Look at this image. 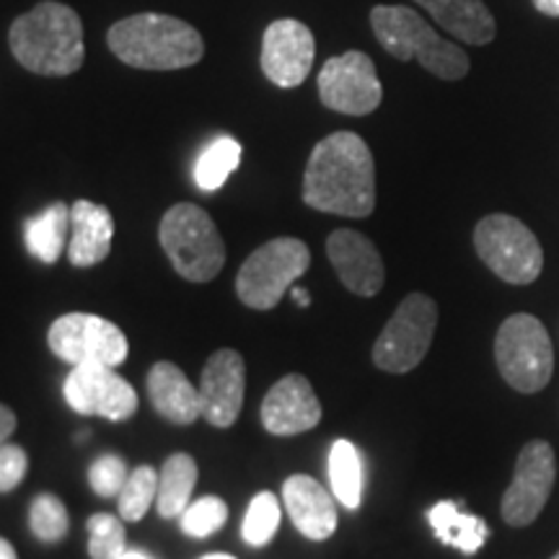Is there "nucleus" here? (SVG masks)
Listing matches in <instances>:
<instances>
[{
    "mask_svg": "<svg viewBox=\"0 0 559 559\" xmlns=\"http://www.w3.org/2000/svg\"><path fill=\"white\" fill-rule=\"evenodd\" d=\"M304 202L319 213L368 218L376 207V160L355 132H332L313 145L304 174Z\"/></svg>",
    "mask_w": 559,
    "mask_h": 559,
    "instance_id": "f257e3e1",
    "label": "nucleus"
},
{
    "mask_svg": "<svg viewBox=\"0 0 559 559\" xmlns=\"http://www.w3.org/2000/svg\"><path fill=\"white\" fill-rule=\"evenodd\" d=\"M9 47L21 68L47 79L79 73L86 60L81 16L58 0H41L21 13L9 29Z\"/></svg>",
    "mask_w": 559,
    "mask_h": 559,
    "instance_id": "f03ea898",
    "label": "nucleus"
},
{
    "mask_svg": "<svg viewBox=\"0 0 559 559\" xmlns=\"http://www.w3.org/2000/svg\"><path fill=\"white\" fill-rule=\"evenodd\" d=\"M109 50L138 70H181L198 66L205 41L192 24L166 13H135L115 21L107 34Z\"/></svg>",
    "mask_w": 559,
    "mask_h": 559,
    "instance_id": "7ed1b4c3",
    "label": "nucleus"
},
{
    "mask_svg": "<svg viewBox=\"0 0 559 559\" xmlns=\"http://www.w3.org/2000/svg\"><path fill=\"white\" fill-rule=\"evenodd\" d=\"M370 29L391 58L417 60L428 73L443 81H459L469 73L472 62L459 45L443 39L432 26L407 5H376L370 11Z\"/></svg>",
    "mask_w": 559,
    "mask_h": 559,
    "instance_id": "20e7f679",
    "label": "nucleus"
},
{
    "mask_svg": "<svg viewBox=\"0 0 559 559\" xmlns=\"http://www.w3.org/2000/svg\"><path fill=\"white\" fill-rule=\"evenodd\" d=\"M158 241L171 267L190 283H210L226 264V243L205 210L192 202L171 205L160 218Z\"/></svg>",
    "mask_w": 559,
    "mask_h": 559,
    "instance_id": "39448f33",
    "label": "nucleus"
},
{
    "mask_svg": "<svg viewBox=\"0 0 559 559\" xmlns=\"http://www.w3.org/2000/svg\"><path fill=\"white\" fill-rule=\"evenodd\" d=\"M495 360L508 386L521 394L542 391L555 370V347L547 326L531 313L508 317L495 337Z\"/></svg>",
    "mask_w": 559,
    "mask_h": 559,
    "instance_id": "423d86ee",
    "label": "nucleus"
},
{
    "mask_svg": "<svg viewBox=\"0 0 559 559\" xmlns=\"http://www.w3.org/2000/svg\"><path fill=\"white\" fill-rule=\"evenodd\" d=\"M311 251L300 239L283 236L251 251L236 275V296L243 306L257 311H270L280 298L293 288V283L309 270Z\"/></svg>",
    "mask_w": 559,
    "mask_h": 559,
    "instance_id": "0eeeda50",
    "label": "nucleus"
},
{
    "mask_svg": "<svg viewBox=\"0 0 559 559\" xmlns=\"http://www.w3.org/2000/svg\"><path fill=\"white\" fill-rule=\"evenodd\" d=\"M474 249L500 280L528 285L542 275L544 251L526 223L506 213L487 215L474 228Z\"/></svg>",
    "mask_w": 559,
    "mask_h": 559,
    "instance_id": "6e6552de",
    "label": "nucleus"
},
{
    "mask_svg": "<svg viewBox=\"0 0 559 559\" xmlns=\"http://www.w3.org/2000/svg\"><path fill=\"white\" fill-rule=\"evenodd\" d=\"M436 326V300L425 293H409L376 340L373 362L386 373H409L428 355Z\"/></svg>",
    "mask_w": 559,
    "mask_h": 559,
    "instance_id": "1a4fd4ad",
    "label": "nucleus"
},
{
    "mask_svg": "<svg viewBox=\"0 0 559 559\" xmlns=\"http://www.w3.org/2000/svg\"><path fill=\"white\" fill-rule=\"evenodd\" d=\"M47 345L70 366L104 362L117 368L130 353V342L120 326L96 313H62L47 332Z\"/></svg>",
    "mask_w": 559,
    "mask_h": 559,
    "instance_id": "9d476101",
    "label": "nucleus"
},
{
    "mask_svg": "<svg viewBox=\"0 0 559 559\" xmlns=\"http://www.w3.org/2000/svg\"><path fill=\"white\" fill-rule=\"evenodd\" d=\"M319 99L326 109L349 117H366L379 109L383 86L373 60L366 52L349 50L324 62L319 73Z\"/></svg>",
    "mask_w": 559,
    "mask_h": 559,
    "instance_id": "9b49d317",
    "label": "nucleus"
},
{
    "mask_svg": "<svg viewBox=\"0 0 559 559\" xmlns=\"http://www.w3.org/2000/svg\"><path fill=\"white\" fill-rule=\"evenodd\" d=\"M68 407L86 417H104L124 423L138 412V394L115 366L104 362H81L68 373L66 386Z\"/></svg>",
    "mask_w": 559,
    "mask_h": 559,
    "instance_id": "f8f14e48",
    "label": "nucleus"
},
{
    "mask_svg": "<svg viewBox=\"0 0 559 559\" xmlns=\"http://www.w3.org/2000/svg\"><path fill=\"white\" fill-rule=\"evenodd\" d=\"M555 451L547 440H528L515 461V474L502 495V521L523 528L539 519L555 487Z\"/></svg>",
    "mask_w": 559,
    "mask_h": 559,
    "instance_id": "ddd939ff",
    "label": "nucleus"
},
{
    "mask_svg": "<svg viewBox=\"0 0 559 559\" xmlns=\"http://www.w3.org/2000/svg\"><path fill=\"white\" fill-rule=\"evenodd\" d=\"M317 41L304 21L277 19L264 29L262 37V70L280 88H296L309 79Z\"/></svg>",
    "mask_w": 559,
    "mask_h": 559,
    "instance_id": "4468645a",
    "label": "nucleus"
},
{
    "mask_svg": "<svg viewBox=\"0 0 559 559\" xmlns=\"http://www.w3.org/2000/svg\"><path fill=\"white\" fill-rule=\"evenodd\" d=\"M243 389H247V366L236 349H218L202 368L200 402L202 417L213 428H230L241 415Z\"/></svg>",
    "mask_w": 559,
    "mask_h": 559,
    "instance_id": "2eb2a0df",
    "label": "nucleus"
},
{
    "mask_svg": "<svg viewBox=\"0 0 559 559\" xmlns=\"http://www.w3.org/2000/svg\"><path fill=\"white\" fill-rule=\"evenodd\" d=\"M260 417L272 436H300L321 423V402L306 376L290 373L267 391Z\"/></svg>",
    "mask_w": 559,
    "mask_h": 559,
    "instance_id": "dca6fc26",
    "label": "nucleus"
},
{
    "mask_svg": "<svg viewBox=\"0 0 559 559\" xmlns=\"http://www.w3.org/2000/svg\"><path fill=\"white\" fill-rule=\"evenodd\" d=\"M326 257L347 290L370 298L383 288L386 270L376 243L358 230L340 228L326 239Z\"/></svg>",
    "mask_w": 559,
    "mask_h": 559,
    "instance_id": "f3484780",
    "label": "nucleus"
},
{
    "mask_svg": "<svg viewBox=\"0 0 559 559\" xmlns=\"http://www.w3.org/2000/svg\"><path fill=\"white\" fill-rule=\"evenodd\" d=\"M283 502L293 526L306 539L326 542L337 531V498L309 474H293L285 479Z\"/></svg>",
    "mask_w": 559,
    "mask_h": 559,
    "instance_id": "a211bd4d",
    "label": "nucleus"
},
{
    "mask_svg": "<svg viewBox=\"0 0 559 559\" xmlns=\"http://www.w3.org/2000/svg\"><path fill=\"white\" fill-rule=\"evenodd\" d=\"M68 260L73 267H94L104 262L115 241V218L109 207L91 200H75L70 207Z\"/></svg>",
    "mask_w": 559,
    "mask_h": 559,
    "instance_id": "6ab92c4d",
    "label": "nucleus"
},
{
    "mask_svg": "<svg viewBox=\"0 0 559 559\" xmlns=\"http://www.w3.org/2000/svg\"><path fill=\"white\" fill-rule=\"evenodd\" d=\"M148 396L153 409L174 425H192L202 417L200 389H194L185 370L169 360H160L148 370Z\"/></svg>",
    "mask_w": 559,
    "mask_h": 559,
    "instance_id": "aec40b11",
    "label": "nucleus"
},
{
    "mask_svg": "<svg viewBox=\"0 0 559 559\" xmlns=\"http://www.w3.org/2000/svg\"><path fill=\"white\" fill-rule=\"evenodd\" d=\"M415 3L430 13L440 29L466 45H489L498 34L485 0H415Z\"/></svg>",
    "mask_w": 559,
    "mask_h": 559,
    "instance_id": "412c9836",
    "label": "nucleus"
},
{
    "mask_svg": "<svg viewBox=\"0 0 559 559\" xmlns=\"http://www.w3.org/2000/svg\"><path fill=\"white\" fill-rule=\"evenodd\" d=\"M428 521L432 534L438 536L445 547H453L464 555H477L481 544L489 539L487 523L479 515L464 513L453 500H440L428 510Z\"/></svg>",
    "mask_w": 559,
    "mask_h": 559,
    "instance_id": "4be33fe9",
    "label": "nucleus"
},
{
    "mask_svg": "<svg viewBox=\"0 0 559 559\" xmlns=\"http://www.w3.org/2000/svg\"><path fill=\"white\" fill-rule=\"evenodd\" d=\"M198 461L190 453H174L158 472L156 508L160 519H177L192 502V489L198 485Z\"/></svg>",
    "mask_w": 559,
    "mask_h": 559,
    "instance_id": "5701e85b",
    "label": "nucleus"
},
{
    "mask_svg": "<svg viewBox=\"0 0 559 559\" xmlns=\"http://www.w3.org/2000/svg\"><path fill=\"white\" fill-rule=\"evenodd\" d=\"M68 230L70 205H66V202H52L50 207L41 210L37 218L26 221V249H29L39 262L55 264L60 260L62 249H66L68 243Z\"/></svg>",
    "mask_w": 559,
    "mask_h": 559,
    "instance_id": "b1692460",
    "label": "nucleus"
},
{
    "mask_svg": "<svg viewBox=\"0 0 559 559\" xmlns=\"http://www.w3.org/2000/svg\"><path fill=\"white\" fill-rule=\"evenodd\" d=\"M330 485L342 508L358 510L362 500V456L353 440H334L330 451Z\"/></svg>",
    "mask_w": 559,
    "mask_h": 559,
    "instance_id": "393cba45",
    "label": "nucleus"
},
{
    "mask_svg": "<svg viewBox=\"0 0 559 559\" xmlns=\"http://www.w3.org/2000/svg\"><path fill=\"white\" fill-rule=\"evenodd\" d=\"M241 143L230 135L215 138L194 160V181L202 192H215L226 185V179L239 169Z\"/></svg>",
    "mask_w": 559,
    "mask_h": 559,
    "instance_id": "a878e982",
    "label": "nucleus"
},
{
    "mask_svg": "<svg viewBox=\"0 0 559 559\" xmlns=\"http://www.w3.org/2000/svg\"><path fill=\"white\" fill-rule=\"evenodd\" d=\"M158 498V474L153 466H138L130 472L128 481H124L122 492L117 495V506H120V519L128 523H138L145 519L153 500Z\"/></svg>",
    "mask_w": 559,
    "mask_h": 559,
    "instance_id": "bb28decb",
    "label": "nucleus"
},
{
    "mask_svg": "<svg viewBox=\"0 0 559 559\" xmlns=\"http://www.w3.org/2000/svg\"><path fill=\"white\" fill-rule=\"evenodd\" d=\"M29 528L41 544H58L66 539L70 531L66 502L52 492L37 495L29 508Z\"/></svg>",
    "mask_w": 559,
    "mask_h": 559,
    "instance_id": "cd10ccee",
    "label": "nucleus"
},
{
    "mask_svg": "<svg viewBox=\"0 0 559 559\" xmlns=\"http://www.w3.org/2000/svg\"><path fill=\"white\" fill-rule=\"evenodd\" d=\"M280 528V500L272 492L254 495L241 523V536L249 547H267Z\"/></svg>",
    "mask_w": 559,
    "mask_h": 559,
    "instance_id": "c85d7f7f",
    "label": "nucleus"
},
{
    "mask_svg": "<svg viewBox=\"0 0 559 559\" xmlns=\"http://www.w3.org/2000/svg\"><path fill=\"white\" fill-rule=\"evenodd\" d=\"M91 559H122L128 551L124 523L111 513H94L86 523Z\"/></svg>",
    "mask_w": 559,
    "mask_h": 559,
    "instance_id": "c756f323",
    "label": "nucleus"
},
{
    "mask_svg": "<svg viewBox=\"0 0 559 559\" xmlns=\"http://www.w3.org/2000/svg\"><path fill=\"white\" fill-rule=\"evenodd\" d=\"M181 531L192 539H207L215 531H221L228 521V506L221 498H200L198 502H190V508L179 515Z\"/></svg>",
    "mask_w": 559,
    "mask_h": 559,
    "instance_id": "7c9ffc66",
    "label": "nucleus"
},
{
    "mask_svg": "<svg viewBox=\"0 0 559 559\" xmlns=\"http://www.w3.org/2000/svg\"><path fill=\"white\" fill-rule=\"evenodd\" d=\"M128 477V464H124L120 456H115V453L99 456L88 469V485L99 498H117V495L122 492Z\"/></svg>",
    "mask_w": 559,
    "mask_h": 559,
    "instance_id": "2f4dec72",
    "label": "nucleus"
},
{
    "mask_svg": "<svg viewBox=\"0 0 559 559\" xmlns=\"http://www.w3.org/2000/svg\"><path fill=\"white\" fill-rule=\"evenodd\" d=\"M26 472H29V456L24 449L13 443H3L0 449V489L11 492L24 481Z\"/></svg>",
    "mask_w": 559,
    "mask_h": 559,
    "instance_id": "473e14b6",
    "label": "nucleus"
},
{
    "mask_svg": "<svg viewBox=\"0 0 559 559\" xmlns=\"http://www.w3.org/2000/svg\"><path fill=\"white\" fill-rule=\"evenodd\" d=\"M13 430H16V415H13L9 404H3V407H0V438H3V443H9Z\"/></svg>",
    "mask_w": 559,
    "mask_h": 559,
    "instance_id": "72a5a7b5",
    "label": "nucleus"
},
{
    "mask_svg": "<svg viewBox=\"0 0 559 559\" xmlns=\"http://www.w3.org/2000/svg\"><path fill=\"white\" fill-rule=\"evenodd\" d=\"M536 11H542L544 16L559 19V0H534Z\"/></svg>",
    "mask_w": 559,
    "mask_h": 559,
    "instance_id": "f704fd0d",
    "label": "nucleus"
},
{
    "mask_svg": "<svg viewBox=\"0 0 559 559\" xmlns=\"http://www.w3.org/2000/svg\"><path fill=\"white\" fill-rule=\"evenodd\" d=\"M290 296L298 306H304V309H309V306H311V293L306 288H290Z\"/></svg>",
    "mask_w": 559,
    "mask_h": 559,
    "instance_id": "c9c22d12",
    "label": "nucleus"
},
{
    "mask_svg": "<svg viewBox=\"0 0 559 559\" xmlns=\"http://www.w3.org/2000/svg\"><path fill=\"white\" fill-rule=\"evenodd\" d=\"M0 559H19L16 549L11 547L9 539H0Z\"/></svg>",
    "mask_w": 559,
    "mask_h": 559,
    "instance_id": "e433bc0d",
    "label": "nucleus"
},
{
    "mask_svg": "<svg viewBox=\"0 0 559 559\" xmlns=\"http://www.w3.org/2000/svg\"><path fill=\"white\" fill-rule=\"evenodd\" d=\"M122 559H151V557L145 555V551H140V549H128L122 555Z\"/></svg>",
    "mask_w": 559,
    "mask_h": 559,
    "instance_id": "4c0bfd02",
    "label": "nucleus"
},
{
    "mask_svg": "<svg viewBox=\"0 0 559 559\" xmlns=\"http://www.w3.org/2000/svg\"><path fill=\"white\" fill-rule=\"evenodd\" d=\"M200 559H236V557H230V555H205V557H200Z\"/></svg>",
    "mask_w": 559,
    "mask_h": 559,
    "instance_id": "58836bf2",
    "label": "nucleus"
},
{
    "mask_svg": "<svg viewBox=\"0 0 559 559\" xmlns=\"http://www.w3.org/2000/svg\"><path fill=\"white\" fill-rule=\"evenodd\" d=\"M551 559H559V551H557V555H555V557H551Z\"/></svg>",
    "mask_w": 559,
    "mask_h": 559,
    "instance_id": "ea45409f",
    "label": "nucleus"
}]
</instances>
